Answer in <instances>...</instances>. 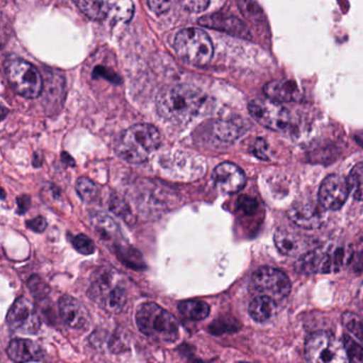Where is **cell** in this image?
I'll return each instance as SVG.
<instances>
[{"label": "cell", "mask_w": 363, "mask_h": 363, "mask_svg": "<svg viewBox=\"0 0 363 363\" xmlns=\"http://www.w3.org/2000/svg\"><path fill=\"white\" fill-rule=\"evenodd\" d=\"M207 106V96L195 86H169L157 97V110L164 120L174 124H186L194 120Z\"/></svg>", "instance_id": "6da1fadb"}, {"label": "cell", "mask_w": 363, "mask_h": 363, "mask_svg": "<svg viewBox=\"0 0 363 363\" xmlns=\"http://www.w3.org/2000/svg\"><path fill=\"white\" fill-rule=\"evenodd\" d=\"M160 145L161 135L156 127L138 124L121 133L116 143V152L126 162L141 164Z\"/></svg>", "instance_id": "7a4b0ae2"}, {"label": "cell", "mask_w": 363, "mask_h": 363, "mask_svg": "<svg viewBox=\"0 0 363 363\" xmlns=\"http://www.w3.org/2000/svg\"><path fill=\"white\" fill-rule=\"evenodd\" d=\"M89 294L110 313H120L127 301L124 281L114 269L110 267L95 272Z\"/></svg>", "instance_id": "3957f363"}, {"label": "cell", "mask_w": 363, "mask_h": 363, "mask_svg": "<svg viewBox=\"0 0 363 363\" xmlns=\"http://www.w3.org/2000/svg\"><path fill=\"white\" fill-rule=\"evenodd\" d=\"M137 325L142 333L160 342H174L179 337L177 318L155 303L142 305L138 310Z\"/></svg>", "instance_id": "277c9868"}, {"label": "cell", "mask_w": 363, "mask_h": 363, "mask_svg": "<svg viewBox=\"0 0 363 363\" xmlns=\"http://www.w3.org/2000/svg\"><path fill=\"white\" fill-rule=\"evenodd\" d=\"M174 48L179 58L190 65L203 67L213 57V44L209 35L199 28L184 29L176 35Z\"/></svg>", "instance_id": "5b68a950"}, {"label": "cell", "mask_w": 363, "mask_h": 363, "mask_svg": "<svg viewBox=\"0 0 363 363\" xmlns=\"http://www.w3.org/2000/svg\"><path fill=\"white\" fill-rule=\"evenodd\" d=\"M345 250L337 244H326L305 252L297 263V269L303 274H328L337 272L343 265Z\"/></svg>", "instance_id": "8992f818"}, {"label": "cell", "mask_w": 363, "mask_h": 363, "mask_svg": "<svg viewBox=\"0 0 363 363\" xmlns=\"http://www.w3.org/2000/svg\"><path fill=\"white\" fill-rule=\"evenodd\" d=\"M306 357L310 362L337 363L348 361L343 344L330 333L318 331L306 341Z\"/></svg>", "instance_id": "52a82bcc"}, {"label": "cell", "mask_w": 363, "mask_h": 363, "mask_svg": "<svg viewBox=\"0 0 363 363\" xmlns=\"http://www.w3.org/2000/svg\"><path fill=\"white\" fill-rule=\"evenodd\" d=\"M7 78L10 86L21 96L35 99L43 90V79L40 72L27 61L18 59L7 67Z\"/></svg>", "instance_id": "ba28073f"}, {"label": "cell", "mask_w": 363, "mask_h": 363, "mask_svg": "<svg viewBox=\"0 0 363 363\" xmlns=\"http://www.w3.org/2000/svg\"><path fill=\"white\" fill-rule=\"evenodd\" d=\"M248 111L255 121L269 130L282 133L291 125V116L281 103L272 99H254L248 104Z\"/></svg>", "instance_id": "9c48e42d"}, {"label": "cell", "mask_w": 363, "mask_h": 363, "mask_svg": "<svg viewBox=\"0 0 363 363\" xmlns=\"http://www.w3.org/2000/svg\"><path fill=\"white\" fill-rule=\"evenodd\" d=\"M252 281L259 292L275 301L284 299L291 291V282L288 276L274 267H260L257 269L252 275Z\"/></svg>", "instance_id": "30bf717a"}, {"label": "cell", "mask_w": 363, "mask_h": 363, "mask_svg": "<svg viewBox=\"0 0 363 363\" xmlns=\"http://www.w3.org/2000/svg\"><path fill=\"white\" fill-rule=\"evenodd\" d=\"M7 322L12 330L24 335H35L41 327V320L35 306L25 297L14 301L8 312Z\"/></svg>", "instance_id": "8fae6325"}, {"label": "cell", "mask_w": 363, "mask_h": 363, "mask_svg": "<svg viewBox=\"0 0 363 363\" xmlns=\"http://www.w3.org/2000/svg\"><path fill=\"white\" fill-rule=\"evenodd\" d=\"M348 179L339 175H330L320 184L318 201L327 210H339L343 207L350 194Z\"/></svg>", "instance_id": "7c38bea8"}, {"label": "cell", "mask_w": 363, "mask_h": 363, "mask_svg": "<svg viewBox=\"0 0 363 363\" xmlns=\"http://www.w3.org/2000/svg\"><path fill=\"white\" fill-rule=\"evenodd\" d=\"M288 216L301 228H320L325 222V208L312 201H297L289 209Z\"/></svg>", "instance_id": "4fadbf2b"}, {"label": "cell", "mask_w": 363, "mask_h": 363, "mask_svg": "<svg viewBox=\"0 0 363 363\" xmlns=\"http://www.w3.org/2000/svg\"><path fill=\"white\" fill-rule=\"evenodd\" d=\"M216 188L225 194H235L240 192L246 184V176L238 165L224 162L218 165L213 173Z\"/></svg>", "instance_id": "5bb4252c"}, {"label": "cell", "mask_w": 363, "mask_h": 363, "mask_svg": "<svg viewBox=\"0 0 363 363\" xmlns=\"http://www.w3.org/2000/svg\"><path fill=\"white\" fill-rule=\"evenodd\" d=\"M59 312L67 326L73 329L86 328L90 323V314L80 301L69 295L59 299Z\"/></svg>", "instance_id": "9a60e30c"}, {"label": "cell", "mask_w": 363, "mask_h": 363, "mask_svg": "<svg viewBox=\"0 0 363 363\" xmlns=\"http://www.w3.org/2000/svg\"><path fill=\"white\" fill-rule=\"evenodd\" d=\"M201 26L218 29L235 37L250 39V33L246 25L235 16L224 13L209 14L199 20Z\"/></svg>", "instance_id": "2e32d148"}, {"label": "cell", "mask_w": 363, "mask_h": 363, "mask_svg": "<svg viewBox=\"0 0 363 363\" xmlns=\"http://www.w3.org/2000/svg\"><path fill=\"white\" fill-rule=\"evenodd\" d=\"M267 99L278 103H294L301 101L303 92L298 84L292 79H277L267 82L263 88Z\"/></svg>", "instance_id": "e0dca14e"}, {"label": "cell", "mask_w": 363, "mask_h": 363, "mask_svg": "<svg viewBox=\"0 0 363 363\" xmlns=\"http://www.w3.org/2000/svg\"><path fill=\"white\" fill-rule=\"evenodd\" d=\"M7 354L16 362L41 361L44 358L43 350L40 347L39 344L27 339H16L11 341L8 346Z\"/></svg>", "instance_id": "ac0fdd59"}, {"label": "cell", "mask_w": 363, "mask_h": 363, "mask_svg": "<svg viewBox=\"0 0 363 363\" xmlns=\"http://www.w3.org/2000/svg\"><path fill=\"white\" fill-rule=\"evenodd\" d=\"M276 247L286 256L294 257L303 254L309 247V242L298 233L278 230L274 235Z\"/></svg>", "instance_id": "d6986e66"}, {"label": "cell", "mask_w": 363, "mask_h": 363, "mask_svg": "<svg viewBox=\"0 0 363 363\" xmlns=\"http://www.w3.org/2000/svg\"><path fill=\"white\" fill-rule=\"evenodd\" d=\"M211 133L220 143H233L243 135L244 127L233 121H216L212 125Z\"/></svg>", "instance_id": "ffe728a7"}, {"label": "cell", "mask_w": 363, "mask_h": 363, "mask_svg": "<svg viewBox=\"0 0 363 363\" xmlns=\"http://www.w3.org/2000/svg\"><path fill=\"white\" fill-rule=\"evenodd\" d=\"M276 309L277 306H276L275 299L267 295H262V296L256 297L250 303L248 312L256 322L263 323L273 318L274 314L276 313Z\"/></svg>", "instance_id": "44dd1931"}, {"label": "cell", "mask_w": 363, "mask_h": 363, "mask_svg": "<svg viewBox=\"0 0 363 363\" xmlns=\"http://www.w3.org/2000/svg\"><path fill=\"white\" fill-rule=\"evenodd\" d=\"M92 225L103 239L116 240L120 238L121 231L118 224L107 214L96 212L93 214Z\"/></svg>", "instance_id": "7402d4cb"}, {"label": "cell", "mask_w": 363, "mask_h": 363, "mask_svg": "<svg viewBox=\"0 0 363 363\" xmlns=\"http://www.w3.org/2000/svg\"><path fill=\"white\" fill-rule=\"evenodd\" d=\"M108 16L116 22L127 23L133 18L135 6L133 0H105Z\"/></svg>", "instance_id": "603a6c76"}, {"label": "cell", "mask_w": 363, "mask_h": 363, "mask_svg": "<svg viewBox=\"0 0 363 363\" xmlns=\"http://www.w3.org/2000/svg\"><path fill=\"white\" fill-rule=\"evenodd\" d=\"M178 310L189 320H201L209 315L210 306L203 301H184L178 305Z\"/></svg>", "instance_id": "cb8c5ba5"}, {"label": "cell", "mask_w": 363, "mask_h": 363, "mask_svg": "<svg viewBox=\"0 0 363 363\" xmlns=\"http://www.w3.org/2000/svg\"><path fill=\"white\" fill-rule=\"evenodd\" d=\"M77 6L80 11L91 20H105L108 16L105 0H77Z\"/></svg>", "instance_id": "d4e9b609"}, {"label": "cell", "mask_w": 363, "mask_h": 363, "mask_svg": "<svg viewBox=\"0 0 363 363\" xmlns=\"http://www.w3.org/2000/svg\"><path fill=\"white\" fill-rule=\"evenodd\" d=\"M348 184L354 199L363 201V162L358 163L352 167L348 178Z\"/></svg>", "instance_id": "484cf974"}, {"label": "cell", "mask_w": 363, "mask_h": 363, "mask_svg": "<svg viewBox=\"0 0 363 363\" xmlns=\"http://www.w3.org/2000/svg\"><path fill=\"white\" fill-rule=\"evenodd\" d=\"M76 190L82 201L86 203H91L96 199L99 195V189L96 184L86 177H80L76 184Z\"/></svg>", "instance_id": "4316f807"}, {"label": "cell", "mask_w": 363, "mask_h": 363, "mask_svg": "<svg viewBox=\"0 0 363 363\" xmlns=\"http://www.w3.org/2000/svg\"><path fill=\"white\" fill-rule=\"evenodd\" d=\"M110 209L116 216L122 218L127 224L133 225L135 223V216L130 211V208L126 201L120 196H114L110 199Z\"/></svg>", "instance_id": "83f0119b"}, {"label": "cell", "mask_w": 363, "mask_h": 363, "mask_svg": "<svg viewBox=\"0 0 363 363\" xmlns=\"http://www.w3.org/2000/svg\"><path fill=\"white\" fill-rule=\"evenodd\" d=\"M344 326L363 344V320L352 312H345L342 315Z\"/></svg>", "instance_id": "f1b7e54d"}, {"label": "cell", "mask_w": 363, "mask_h": 363, "mask_svg": "<svg viewBox=\"0 0 363 363\" xmlns=\"http://www.w3.org/2000/svg\"><path fill=\"white\" fill-rule=\"evenodd\" d=\"M344 348L347 354L348 361L352 362H363V347L354 342L348 335H344Z\"/></svg>", "instance_id": "f546056e"}, {"label": "cell", "mask_w": 363, "mask_h": 363, "mask_svg": "<svg viewBox=\"0 0 363 363\" xmlns=\"http://www.w3.org/2000/svg\"><path fill=\"white\" fill-rule=\"evenodd\" d=\"M72 244L77 252L82 255H91L94 252L95 245L88 235H78L72 239Z\"/></svg>", "instance_id": "4dcf8cb0"}, {"label": "cell", "mask_w": 363, "mask_h": 363, "mask_svg": "<svg viewBox=\"0 0 363 363\" xmlns=\"http://www.w3.org/2000/svg\"><path fill=\"white\" fill-rule=\"evenodd\" d=\"M238 5L241 9L242 14L248 20H260L261 11L252 0H238Z\"/></svg>", "instance_id": "1f68e13d"}, {"label": "cell", "mask_w": 363, "mask_h": 363, "mask_svg": "<svg viewBox=\"0 0 363 363\" xmlns=\"http://www.w3.org/2000/svg\"><path fill=\"white\" fill-rule=\"evenodd\" d=\"M137 252L129 247H121V246H118V258L122 259V262H124L127 267H135V269H138L139 267H144L141 258H131V256L137 254Z\"/></svg>", "instance_id": "d6a6232c"}, {"label": "cell", "mask_w": 363, "mask_h": 363, "mask_svg": "<svg viewBox=\"0 0 363 363\" xmlns=\"http://www.w3.org/2000/svg\"><path fill=\"white\" fill-rule=\"evenodd\" d=\"M28 286L33 296L38 297V298H43V297L48 296V293H50V288H48V284L39 276H33L29 279Z\"/></svg>", "instance_id": "836d02e7"}, {"label": "cell", "mask_w": 363, "mask_h": 363, "mask_svg": "<svg viewBox=\"0 0 363 363\" xmlns=\"http://www.w3.org/2000/svg\"><path fill=\"white\" fill-rule=\"evenodd\" d=\"M182 8L193 13L205 11L209 6L210 0H177Z\"/></svg>", "instance_id": "e575fe53"}, {"label": "cell", "mask_w": 363, "mask_h": 363, "mask_svg": "<svg viewBox=\"0 0 363 363\" xmlns=\"http://www.w3.org/2000/svg\"><path fill=\"white\" fill-rule=\"evenodd\" d=\"M173 1L174 0H148V7L154 13L160 16L171 9Z\"/></svg>", "instance_id": "d590c367"}, {"label": "cell", "mask_w": 363, "mask_h": 363, "mask_svg": "<svg viewBox=\"0 0 363 363\" xmlns=\"http://www.w3.org/2000/svg\"><path fill=\"white\" fill-rule=\"evenodd\" d=\"M238 207L243 213L250 216V214H254L255 211H256L257 208H258V203L252 197L242 196L238 201Z\"/></svg>", "instance_id": "8d00e7d4"}, {"label": "cell", "mask_w": 363, "mask_h": 363, "mask_svg": "<svg viewBox=\"0 0 363 363\" xmlns=\"http://www.w3.org/2000/svg\"><path fill=\"white\" fill-rule=\"evenodd\" d=\"M27 226L31 230L35 231V233H43L46 227H48V222L42 216H38V218H33V220H28Z\"/></svg>", "instance_id": "74e56055"}, {"label": "cell", "mask_w": 363, "mask_h": 363, "mask_svg": "<svg viewBox=\"0 0 363 363\" xmlns=\"http://www.w3.org/2000/svg\"><path fill=\"white\" fill-rule=\"evenodd\" d=\"M264 150H267V144H265L264 140H257L256 145H255V154L258 158L267 160V156L265 155Z\"/></svg>", "instance_id": "f35d334b"}]
</instances>
